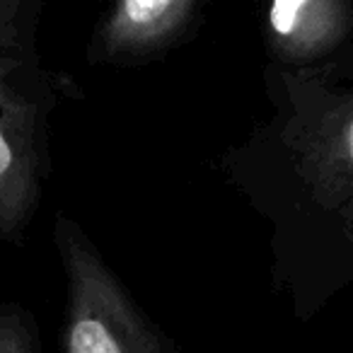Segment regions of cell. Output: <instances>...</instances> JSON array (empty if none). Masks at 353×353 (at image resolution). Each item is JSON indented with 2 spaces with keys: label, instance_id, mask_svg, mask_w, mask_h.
I'll list each match as a JSON object with an SVG mask.
<instances>
[{
  "label": "cell",
  "instance_id": "obj_2",
  "mask_svg": "<svg viewBox=\"0 0 353 353\" xmlns=\"http://www.w3.org/2000/svg\"><path fill=\"white\" fill-rule=\"evenodd\" d=\"M54 235L68 281L63 353H160L78 223L61 216Z\"/></svg>",
  "mask_w": 353,
  "mask_h": 353
},
{
  "label": "cell",
  "instance_id": "obj_4",
  "mask_svg": "<svg viewBox=\"0 0 353 353\" xmlns=\"http://www.w3.org/2000/svg\"><path fill=\"white\" fill-rule=\"evenodd\" d=\"M194 0H117L99 32L107 56L133 54L170 39L184 25Z\"/></svg>",
  "mask_w": 353,
  "mask_h": 353
},
{
  "label": "cell",
  "instance_id": "obj_1",
  "mask_svg": "<svg viewBox=\"0 0 353 353\" xmlns=\"http://www.w3.org/2000/svg\"><path fill=\"white\" fill-rule=\"evenodd\" d=\"M51 107L34 49H0V242L20 245L39 208Z\"/></svg>",
  "mask_w": 353,
  "mask_h": 353
},
{
  "label": "cell",
  "instance_id": "obj_6",
  "mask_svg": "<svg viewBox=\"0 0 353 353\" xmlns=\"http://www.w3.org/2000/svg\"><path fill=\"white\" fill-rule=\"evenodd\" d=\"M39 0H0V49H34Z\"/></svg>",
  "mask_w": 353,
  "mask_h": 353
},
{
  "label": "cell",
  "instance_id": "obj_3",
  "mask_svg": "<svg viewBox=\"0 0 353 353\" xmlns=\"http://www.w3.org/2000/svg\"><path fill=\"white\" fill-rule=\"evenodd\" d=\"M269 30L290 59H312L336 44L346 30L343 0H271Z\"/></svg>",
  "mask_w": 353,
  "mask_h": 353
},
{
  "label": "cell",
  "instance_id": "obj_7",
  "mask_svg": "<svg viewBox=\"0 0 353 353\" xmlns=\"http://www.w3.org/2000/svg\"><path fill=\"white\" fill-rule=\"evenodd\" d=\"M0 353H39L34 322L17 305L0 303Z\"/></svg>",
  "mask_w": 353,
  "mask_h": 353
},
{
  "label": "cell",
  "instance_id": "obj_5",
  "mask_svg": "<svg viewBox=\"0 0 353 353\" xmlns=\"http://www.w3.org/2000/svg\"><path fill=\"white\" fill-rule=\"evenodd\" d=\"M310 165L324 196L353 201V102L322 133Z\"/></svg>",
  "mask_w": 353,
  "mask_h": 353
}]
</instances>
